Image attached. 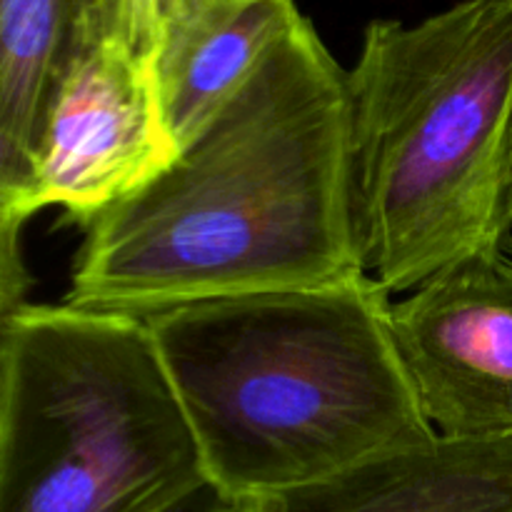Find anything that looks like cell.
Returning a JSON list of instances; mask_svg holds the SVG:
<instances>
[{
	"label": "cell",
	"instance_id": "6da1fadb",
	"mask_svg": "<svg viewBox=\"0 0 512 512\" xmlns=\"http://www.w3.org/2000/svg\"><path fill=\"white\" fill-rule=\"evenodd\" d=\"M65 303L150 318L365 275L350 215L348 70L300 20L145 188L100 213Z\"/></svg>",
	"mask_w": 512,
	"mask_h": 512
},
{
	"label": "cell",
	"instance_id": "7a4b0ae2",
	"mask_svg": "<svg viewBox=\"0 0 512 512\" xmlns=\"http://www.w3.org/2000/svg\"><path fill=\"white\" fill-rule=\"evenodd\" d=\"M390 305L358 275L145 318L205 478L225 498L278 500L433 438L395 348Z\"/></svg>",
	"mask_w": 512,
	"mask_h": 512
},
{
	"label": "cell",
	"instance_id": "3957f363",
	"mask_svg": "<svg viewBox=\"0 0 512 512\" xmlns=\"http://www.w3.org/2000/svg\"><path fill=\"white\" fill-rule=\"evenodd\" d=\"M350 215L388 295L512 235V0L373 20L348 70Z\"/></svg>",
	"mask_w": 512,
	"mask_h": 512
},
{
	"label": "cell",
	"instance_id": "277c9868",
	"mask_svg": "<svg viewBox=\"0 0 512 512\" xmlns=\"http://www.w3.org/2000/svg\"><path fill=\"white\" fill-rule=\"evenodd\" d=\"M205 478L148 323L25 303L0 333V512H160Z\"/></svg>",
	"mask_w": 512,
	"mask_h": 512
},
{
	"label": "cell",
	"instance_id": "5b68a950",
	"mask_svg": "<svg viewBox=\"0 0 512 512\" xmlns=\"http://www.w3.org/2000/svg\"><path fill=\"white\" fill-rule=\"evenodd\" d=\"M178 145L148 60L113 40L83 45L53 85L35 145L38 205L88 228L158 178Z\"/></svg>",
	"mask_w": 512,
	"mask_h": 512
},
{
	"label": "cell",
	"instance_id": "8992f818",
	"mask_svg": "<svg viewBox=\"0 0 512 512\" xmlns=\"http://www.w3.org/2000/svg\"><path fill=\"white\" fill-rule=\"evenodd\" d=\"M390 330L438 435H512V240L390 305Z\"/></svg>",
	"mask_w": 512,
	"mask_h": 512
},
{
	"label": "cell",
	"instance_id": "52a82bcc",
	"mask_svg": "<svg viewBox=\"0 0 512 512\" xmlns=\"http://www.w3.org/2000/svg\"><path fill=\"white\" fill-rule=\"evenodd\" d=\"M280 512H512V435H438L278 498Z\"/></svg>",
	"mask_w": 512,
	"mask_h": 512
},
{
	"label": "cell",
	"instance_id": "ba28073f",
	"mask_svg": "<svg viewBox=\"0 0 512 512\" xmlns=\"http://www.w3.org/2000/svg\"><path fill=\"white\" fill-rule=\"evenodd\" d=\"M303 20L295 0H183L150 58L165 123L183 150Z\"/></svg>",
	"mask_w": 512,
	"mask_h": 512
},
{
	"label": "cell",
	"instance_id": "9c48e42d",
	"mask_svg": "<svg viewBox=\"0 0 512 512\" xmlns=\"http://www.w3.org/2000/svg\"><path fill=\"white\" fill-rule=\"evenodd\" d=\"M95 0H0V120L35 153L45 105Z\"/></svg>",
	"mask_w": 512,
	"mask_h": 512
},
{
	"label": "cell",
	"instance_id": "30bf717a",
	"mask_svg": "<svg viewBox=\"0 0 512 512\" xmlns=\"http://www.w3.org/2000/svg\"><path fill=\"white\" fill-rule=\"evenodd\" d=\"M180 3L183 0H95L75 50L113 40L150 63Z\"/></svg>",
	"mask_w": 512,
	"mask_h": 512
},
{
	"label": "cell",
	"instance_id": "8fae6325",
	"mask_svg": "<svg viewBox=\"0 0 512 512\" xmlns=\"http://www.w3.org/2000/svg\"><path fill=\"white\" fill-rule=\"evenodd\" d=\"M38 210L35 153L0 120V215L25 225Z\"/></svg>",
	"mask_w": 512,
	"mask_h": 512
},
{
	"label": "cell",
	"instance_id": "7c38bea8",
	"mask_svg": "<svg viewBox=\"0 0 512 512\" xmlns=\"http://www.w3.org/2000/svg\"><path fill=\"white\" fill-rule=\"evenodd\" d=\"M20 228L23 225L0 215V333L23 308L30 288V275L20 253Z\"/></svg>",
	"mask_w": 512,
	"mask_h": 512
},
{
	"label": "cell",
	"instance_id": "4fadbf2b",
	"mask_svg": "<svg viewBox=\"0 0 512 512\" xmlns=\"http://www.w3.org/2000/svg\"><path fill=\"white\" fill-rule=\"evenodd\" d=\"M233 503L235 500L225 498V495L208 480V483L198 485V488H193L190 493H185L183 498L165 505L160 512H225Z\"/></svg>",
	"mask_w": 512,
	"mask_h": 512
},
{
	"label": "cell",
	"instance_id": "5bb4252c",
	"mask_svg": "<svg viewBox=\"0 0 512 512\" xmlns=\"http://www.w3.org/2000/svg\"><path fill=\"white\" fill-rule=\"evenodd\" d=\"M225 512H280L278 500H235Z\"/></svg>",
	"mask_w": 512,
	"mask_h": 512
}]
</instances>
